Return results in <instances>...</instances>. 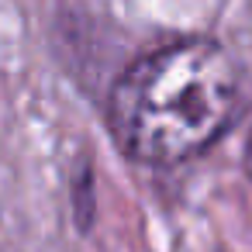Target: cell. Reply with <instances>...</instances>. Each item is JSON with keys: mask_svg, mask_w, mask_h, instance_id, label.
I'll list each match as a JSON object with an SVG mask.
<instances>
[{"mask_svg": "<svg viewBox=\"0 0 252 252\" xmlns=\"http://www.w3.org/2000/svg\"><path fill=\"white\" fill-rule=\"evenodd\" d=\"M238 66L211 38L142 52L111 87L107 125L142 166H176L211 149L238 111Z\"/></svg>", "mask_w": 252, "mask_h": 252, "instance_id": "1", "label": "cell"}, {"mask_svg": "<svg viewBox=\"0 0 252 252\" xmlns=\"http://www.w3.org/2000/svg\"><path fill=\"white\" fill-rule=\"evenodd\" d=\"M245 173L252 180V135H249V145H245Z\"/></svg>", "mask_w": 252, "mask_h": 252, "instance_id": "2", "label": "cell"}]
</instances>
